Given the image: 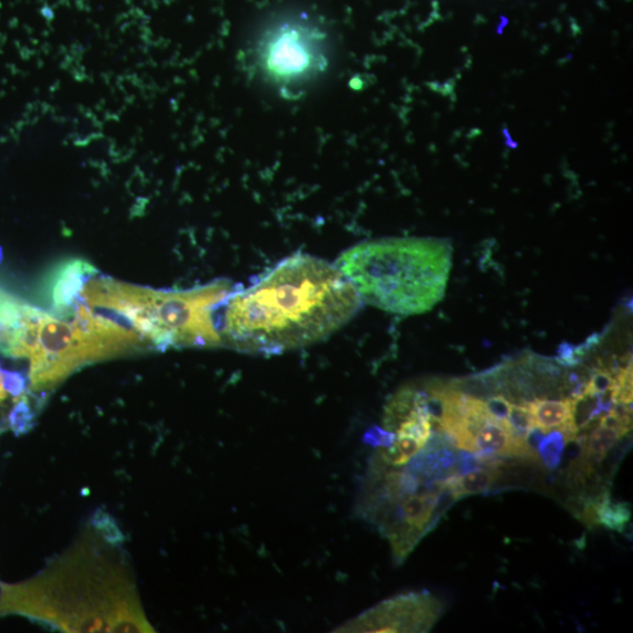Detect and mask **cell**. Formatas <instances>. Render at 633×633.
<instances>
[{
    "mask_svg": "<svg viewBox=\"0 0 633 633\" xmlns=\"http://www.w3.org/2000/svg\"><path fill=\"white\" fill-rule=\"evenodd\" d=\"M443 610L442 601L431 593H409L383 601L335 632H427Z\"/></svg>",
    "mask_w": 633,
    "mask_h": 633,
    "instance_id": "52a82bcc",
    "label": "cell"
},
{
    "mask_svg": "<svg viewBox=\"0 0 633 633\" xmlns=\"http://www.w3.org/2000/svg\"><path fill=\"white\" fill-rule=\"evenodd\" d=\"M8 421L16 435L24 434L32 428L33 411L26 395L14 400Z\"/></svg>",
    "mask_w": 633,
    "mask_h": 633,
    "instance_id": "9a60e30c",
    "label": "cell"
},
{
    "mask_svg": "<svg viewBox=\"0 0 633 633\" xmlns=\"http://www.w3.org/2000/svg\"><path fill=\"white\" fill-rule=\"evenodd\" d=\"M505 424L514 438L518 441H525L527 434L536 427L532 413L525 404H513Z\"/></svg>",
    "mask_w": 633,
    "mask_h": 633,
    "instance_id": "5bb4252c",
    "label": "cell"
},
{
    "mask_svg": "<svg viewBox=\"0 0 633 633\" xmlns=\"http://www.w3.org/2000/svg\"><path fill=\"white\" fill-rule=\"evenodd\" d=\"M596 517L597 525L623 533L631 520V508L626 502L611 500L609 489H605L599 500Z\"/></svg>",
    "mask_w": 633,
    "mask_h": 633,
    "instance_id": "7c38bea8",
    "label": "cell"
},
{
    "mask_svg": "<svg viewBox=\"0 0 633 633\" xmlns=\"http://www.w3.org/2000/svg\"><path fill=\"white\" fill-rule=\"evenodd\" d=\"M0 258H2V253H0Z\"/></svg>",
    "mask_w": 633,
    "mask_h": 633,
    "instance_id": "ac0fdd59",
    "label": "cell"
},
{
    "mask_svg": "<svg viewBox=\"0 0 633 633\" xmlns=\"http://www.w3.org/2000/svg\"><path fill=\"white\" fill-rule=\"evenodd\" d=\"M149 344L122 322L83 300L68 317H56L28 304L23 320L4 355L28 359L31 392H46L85 365L141 350Z\"/></svg>",
    "mask_w": 633,
    "mask_h": 633,
    "instance_id": "277c9868",
    "label": "cell"
},
{
    "mask_svg": "<svg viewBox=\"0 0 633 633\" xmlns=\"http://www.w3.org/2000/svg\"><path fill=\"white\" fill-rule=\"evenodd\" d=\"M500 475L497 465H487L486 468H475L465 474L451 475L444 479L442 485L458 500L487 493L495 485Z\"/></svg>",
    "mask_w": 633,
    "mask_h": 633,
    "instance_id": "30bf717a",
    "label": "cell"
},
{
    "mask_svg": "<svg viewBox=\"0 0 633 633\" xmlns=\"http://www.w3.org/2000/svg\"><path fill=\"white\" fill-rule=\"evenodd\" d=\"M452 247L434 238H385L344 251L336 267L363 303L403 316L422 315L443 300Z\"/></svg>",
    "mask_w": 633,
    "mask_h": 633,
    "instance_id": "5b68a950",
    "label": "cell"
},
{
    "mask_svg": "<svg viewBox=\"0 0 633 633\" xmlns=\"http://www.w3.org/2000/svg\"><path fill=\"white\" fill-rule=\"evenodd\" d=\"M525 405L530 408L536 427L544 432L561 431L566 444L576 439L578 431L573 424V399H535Z\"/></svg>",
    "mask_w": 633,
    "mask_h": 633,
    "instance_id": "9c48e42d",
    "label": "cell"
},
{
    "mask_svg": "<svg viewBox=\"0 0 633 633\" xmlns=\"http://www.w3.org/2000/svg\"><path fill=\"white\" fill-rule=\"evenodd\" d=\"M254 60L259 72L279 90L295 92L329 67L326 33L307 21H283L260 36Z\"/></svg>",
    "mask_w": 633,
    "mask_h": 633,
    "instance_id": "8992f818",
    "label": "cell"
},
{
    "mask_svg": "<svg viewBox=\"0 0 633 633\" xmlns=\"http://www.w3.org/2000/svg\"><path fill=\"white\" fill-rule=\"evenodd\" d=\"M621 438L622 436L619 432L600 424L585 441L581 457L585 463L594 467L601 465Z\"/></svg>",
    "mask_w": 633,
    "mask_h": 633,
    "instance_id": "8fae6325",
    "label": "cell"
},
{
    "mask_svg": "<svg viewBox=\"0 0 633 633\" xmlns=\"http://www.w3.org/2000/svg\"><path fill=\"white\" fill-rule=\"evenodd\" d=\"M616 384V379L611 376L609 370L606 369H599L592 376L591 380L586 383L582 393H591V395L601 396L603 393L607 392L611 388H614Z\"/></svg>",
    "mask_w": 633,
    "mask_h": 633,
    "instance_id": "2e32d148",
    "label": "cell"
},
{
    "mask_svg": "<svg viewBox=\"0 0 633 633\" xmlns=\"http://www.w3.org/2000/svg\"><path fill=\"white\" fill-rule=\"evenodd\" d=\"M565 445L561 431H553L548 436H544L537 452L545 468L554 471L561 465Z\"/></svg>",
    "mask_w": 633,
    "mask_h": 633,
    "instance_id": "4fadbf2b",
    "label": "cell"
},
{
    "mask_svg": "<svg viewBox=\"0 0 633 633\" xmlns=\"http://www.w3.org/2000/svg\"><path fill=\"white\" fill-rule=\"evenodd\" d=\"M363 304L336 265L299 253L229 296L220 334L237 352L279 355L332 336Z\"/></svg>",
    "mask_w": 633,
    "mask_h": 633,
    "instance_id": "6da1fadb",
    "label": "cell"
},
{
    "mask_svg": "<svg viewBox=\"0 0 633 633\" xmlns=\"http://www.w3.org/2000/svg\"><path fill=\"white\" fill-rule=\"evenodd\" d=\"M96 276L86 281L81 299L125 323L149 346L165 350L224 344L215 313L234 293L231 280L218 279L188 290H155Z\"/></svg>",
    "mask_w": 633,
    "mask_h": 633,
    "instance_id": "3957f363",
    "label": "cell"
},
{
    "mask_svg": "<svg viewBox=\"0 0 633 633\" xmlns=\"http://www.w3.org/2000/svg\"><path fill=\"white\" fill-rule=\"evenodd\" d=\"M117 543L87 534L32 580L0 584V616H24L62 632H156Z\"/></svg>",
    "mask_w": 633,
    "mask_h": 633,
    "instance_id": "7a4b0ae2",
    "label": "cell"
},
{
    "mask_svg": "<svg viewBox=\"0 0 633 633\" xmlns=\"http://www.w3.org/2000/svg\"><path fill=\"white\" fill-rule=\"evenodd\" d=\"M485 405L489 416L500 423H506L513 406L505 396L501 395L488 398Z\"/></svg>",
    "mask_w": 633,
    "mask_h": 633,
    "instance_id": "e0dca14e",
    "label": "cell"
},
{
    "mask_svg": "<svg viewBox=\"0 0 633 633\" xmlns=\"http://www.w3.org/2000/svg\"><path fill=\"white\" fill-rule=\"evenodd\" d=\"M97 274V269L82 259H71L57 267L49 275L46 286L52 310L59 317L70 316L81 300L86 281Z\"/></svg>",
    "mask_w": 633,
    "mask_h": 633,
    "instance_id": "ba28073f",
    "label": "cell"
}]
</instances>
